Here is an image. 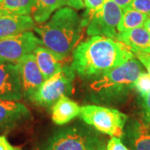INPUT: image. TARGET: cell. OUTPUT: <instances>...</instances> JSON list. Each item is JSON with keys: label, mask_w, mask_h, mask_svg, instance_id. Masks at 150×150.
<instances>
[{"label": "cell", "mask_w": 150, "mask_h": 150, "mask_svg": "<svg viewBox=\"0 0 150 150\" xmlns=\"http://www.w3.org/2000/svg\"><path fill=\"white\" fill-rule=\"evenodd\" d=\"M142 72L141 64L135 58L108 71L89 85L91 99L104 104L123 101L134 89V83Z\"/></svg>", "instance_id": "3957f363"}, {"label": "cell", "mask_w": 150, "mask_h": 150, "mask_svg": "<svg viewBox=\"0 0 150 150\" xmlns=\"http://www.w3.org/2000/svg\"><path fill=\"white\" fill-rule=\"evenodd\" d=\"M105 0H83L84 5L88 8V12L95 13L99 10L103 5Z\"/></svg>", "instance_id": "cb8c5ba5"}, {"label": "cell", "mask_w": 150, "mask_h": 150, "mask_svg": "<svg viewBox=\"0 0 150 150\" xmlns=\"http://www.w3.org/2000/svg\"><path fill=\"white\" fill-rule=\"evenodd\" d=\"M142 108L144 121L150 125V93H149L144 98H143Z\"/></svg>", "instance_id": "7402d4cb"}, {"label": "cell", "mask_w": 150, "mask_h": 150, "mask_svg": "<svg viewBox=\"0 0 150 150\" xmlns=\"http://www.w3.org/2000/svg\"><path fill=\"white\" fill-rule=\"evenodd\" d=\"M130 8L150 17V0H133Z\"/></svg>", "instance_id": "44dd1931"}, {"label": "cell", "mask_w": 150, "mask_h": 150, "mask_svg": "<svg viewBox=\"0 0 150 150\" xmlns=\"http://www.w3.org/2000/svg\"><path fill=\"white\" fill-rule=\"evenodd\" d=\"M30 118L31 113L24 104L0 100V134L9 132Z\"/></svg>", "instance_id": "8fae6325"}, {"label": "cell", "mask_w": 150, "mask_h": 150, "mask_svg": "<svg viewBox=\"0 0 150 150\" xmlns=\"http://www.w3.org/2000/svg\"><path fill=\"white\" fill-rule=\"evenodd\" d=\"M39 150H107V143L94 129L75 124L54 132Z\"/></svg>", "instance_id": "277c9868"}, {"label": "cell", "mask_w": 150, "mask_h": 150, "mask_svg": "<svg viewBox=\"0 0 150 150\" xmlns=\"http://www.w3.org/2000/svg\"><path fill=\"white\" fill-rule=\"evenodd\" d=\"M0 150H21L11 144L7 139L6 136L0 135Z\"/></svg>", "instance_id": "4316f807"}, {"label": "cell", "mask_w": 150, "mask_h": 150, "mask_svg": "<svg viewBox=\"0 0 150 150\" xmlns=\"http://www.w3.org/2000/svg\"><path fill=\"white\" fill-rule=\"evenodd\" d=\"M40 45H43L42 40L30 31L0 38V62L18 63Z\"/></svg>", "instance_id": "ba28073f"}, {"label": "cell", "mask_w": 150, "mask_h": 150, "mask_svg": "<svg viewBox=\"0 0 150 150\" xmlns=\"http://www.w3.org/2000/svg\"><path fill=\"white\" fill-rule=\"evenodd\" d=\"M148 18L149 16L144 13L134 10L133 8H128L123 11L121 21L118 26V32H126L136 28L144 27Z\"/></svg>", "instance_id": "d6986e66"}, {"label": "cell", "mask_w": 150, "mask_h": 150, "mask_svg": "<svg viewBox=\"0 0 150 150\" xmlns=\"http://www.w3.org/2000/svg\"><path fill=\"white\" fill-rule=\"evenodd\" d=\"M63 6L62 0H35L31 14L34 21L42 24L48 21L54 12Z\"/></svg>", "instance_id": "e0dca14e"}, {"label": "cell", "mask_w": 150, "mask_h": 150, "mask_svg": "<svg viewBox=\"0 0 150 150\" xmlns=\"http://www.w3.org/2000/svg\"><path fill=\"white\" fill-rule=\"evenodd\" d=\"M81 119L96 131L111 137L122 139L128 115L112 108L98 105L81 107Z\"/></svg>", "instance_id": "5b68a950"}, {"label": "cell", "mask_w": 150, "mask_h": 150, "mask_svg": "<svg viewBox=\"0 0 150 150\" xmlns=\"http://www.w3.org/2000/svg\"><path fill=\"white\" fill-rule=\"evenodd\" d=\"M112 1L113 3H115L119 8H121L123 11L130 8L131 4L133 2V0H112Z\"/></svg>", "instance_id": "83f0119b"}, {"label": "cell", "mask_w": 150, "mask_h": 150, "mask_svg": "<svg viewBox=\"0 0 150 150\" xmlns=\"http://www.w3.org/2000/svg\"><path fill=\"white\" fill-rule=\"evenodd\" d=\"M123 10L112 0H105L103 7L95 13H87L88 21L87 34L88 36H103L117 39L118 26Z\"/></svg>", "instance_id": "52a82bcc"}, {"label": "cell", "mask_w": 150, "mask_h": 150, "mask_svg": "<svg viewBox=\"0 0 150 150\" xmlns=\"http://www.w3.org/2000/svg\"><path fill=\"white\" fill-rule=\"evenodd\" d=\"M134 150H150V125L144 120H130L122 138Z\"/></svg>", "instance_id": "7c38bea8"}, {"label": "cell", "mask_w": 150, "mask_h": 150, "mask_svg": "<svg viewBox=\"0 0 150 150\" xmlns=\"http://www.w3.org/2000/svg\"><path fill=\"white\" fill-rule=\"evenodd\" d=\"M33 54L45 80L56 74L64 66L62 62L64 59L44 46H38Z\"/></svg>", "instance_id": "4fadbf2b"}, {"label": "cell", "mask_w": 150, "mask_h": 150, "mask_svg": "<svg viewBox=\"0 0 150 150\" xmlns=\"http://www.w3.org/2000/svg\"><path fill=\"white\" fill-rule=\"evenodd\" d=\"M35 21L30 15H0V38L31 30Z\"/></svg>", "instance_id": "5bb4252c"}, {"label": "cell", "mask_w": 150, "mask_h": 150, "mask_svg": "<svg viewBox=\"0 0 150 150\" xmlns=\"http://www.w3.org/2000/svg\"><path fill=\"white\" fill-rule=\"evenodd\" d=\"M88 23L69 7L61 8L44 24L35 27L43 46L67 58L77 47Z\"/></svg>", "instance_id": "7a4b0ae2"}, {"label": "cell", "mask_w": 150, "mask_h": 150, "mask_svg": "<svg viewBox=\"0 0 150 150\" xmlns=\"http://www.w3.org/2000/svg\"><path fill=\"white\" fill-rule=\"evenodd\" d=\"M16 64L20 75L23 94L29 99L45 79L39 70L33 54L24 56Z\"/></svg>", "instance_id": "30bf717a"}, {"label": "cell", "mask_w": 150, "mask_h": 150, "mask_svg": "<svg viewBox=\"0 0 150 150\" xmlns=\"http://www.w3.org/2000/svg\"><path fill=\"white\" fill-rule=\"evenodd\" d=\"M134 89L142 98L150 93V74L142 72L134 83Z\"/></svg>", "instance_id": "ffe728a7"}, {"label": "cell", "mask_w": 150, "mask_h": 150, "mask_svg": "<svg viewBox=\"0 0 150 150\" xmlns=\"http://www.w3.org/2000/svg\"><path fill=\"white\" fill-rule=\"evenodd\" d=\"M134 58V53L117 39L93 36L74 48L71 66L81 78L90 79Z\"/></svg>", "instance_id": "6da1fadb"}, {"label": "cell", "mask_w": 150, "mask_h": 150, "mask_svg": "<svg viewBox=\"0 0 150 150\" xmlns=\"http://www.w3.org/2000/svg\"><path fill=\"white\" fill-rule=\"evenodd\" d=\"M35 0H0V15H30Z\"/></svg>", "instance_id": "ac0fdd59"}, {"label": "cell", "mask_w": 150, "mask_h": 150, "mask_svg": "<svg viewBox=\"0 0 150 150\" xmlns=\"http://www.w3.org/2000/svg\"><path fill=\"white\" fill-rule=\"evenodd\" d=\"M80 110L77 103L64 95L52 107V120L57 125H64L78 117Z\"/></svg>", "instance_id": "2e32d148"}, {"label": "cell", "mask_w": 150, "mask_h": 150, "mask_svg": "<svg viewBox=\"0 0 150 150\" xmlns=\"http://www.w3.org/2000/svg\"><path fill=\"white\" fill-rule=\"evenodd\" d=\"M23 97L17 64L0 62V100L19 101Z\"/></svg>", "instance_id": "9c48e42d"}, {"label": "cell", "mask_w": 150, "mask_h": 150, "mask_svg": "<svg viewBox=\"0 0 150 150\" xmlns=\"http://www.w3.org/2000/svg\"><path fill=\"white\" fill-rule=\"evenodd\" d=\"M117 40L134 52L150 54V33L145 28H136L118 33Z\"/></svg>", "instance_id": "9a60e30c"}, {"label": "cell", "mask_w": 150, "mask_h": 150, "mask_svg": "<svg viewBox=\"0 0 150 150\" xmlns=\"http://www.w3.org/2000/svg\"><path fill=\"white\" fill-rule=\"evenodd\" d=\"M134 54L137 57V59L139 60L140 63L144 65L146 69L148 70L149 74H150V54L140 53V52H134Z\"/></svg>", "instance_id": "d4e9b609"}, {"label": "cell", "mask_w": 150, "mask_h": 150, "mask_svg": "<svg viewBox=\"0 0 150 150\" xmlns=\"http://www.w3.org/2000/svg\"><path fill=\"white\" fill-rule=\"evenodd\" d=\"M64 6H68L75 9H82L84 8V3L83 0H62Z\"/></svg>", "instance_id": "484cf974"}, {"label": "cell", "mask_w": 150, "mask_h": 150, "mask_svg": "<svg viewBox=\"0 0 150 150\" xmlns=\"http://www.w3.org/2000/svg\"><path fill=\"white\" fill-rule=\"evenodd\" d=\"M107 150H130L122 142L121 139L112 137L107 143Z\"/></svg>", "instance_id": "603a6c76"}, {"label": "cell", "mask_w": 150, "mask_h": 150, "mask_svg": "<svg viewBox=\"0 0 150 150\" xmlns=\"http://www.w3.org/2000/svg\"><path fill=\"white\" fill-rule=\"evenodd\" d=\"M144 27L148 30V32L150 33V17H149L148 18H147V20L144 23Z\"/></svg>", "instance_id": "f1b7e54d"}, {"label": "cell", "mask_w": 150, "mask_h": 150, "mask_svg": "<svg viewBox=\"0 0 150 150\" xmlns=\"http://www.w3.org/2000/svg\"><path fill=\"white\" fill-rule=\"evenodd\" d=\"M75 71L71 65H64L53 77L46 79L29 100L38 106L50 108L64 95L71 93Z\"/></svg>", "instance_id": "8992f818"}]
</instances>
